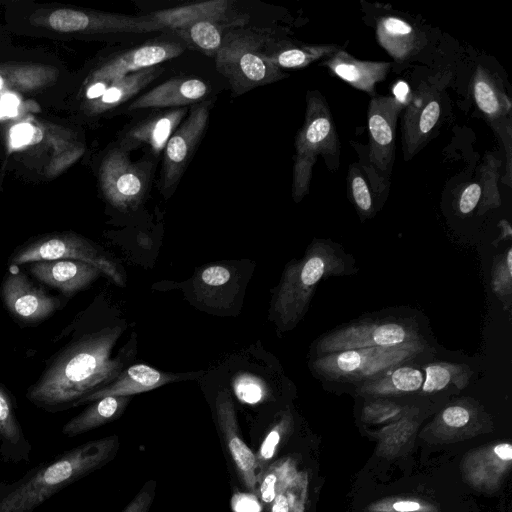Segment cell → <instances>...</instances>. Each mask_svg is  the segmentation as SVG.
<instances>
[{"label": "cell", "instance_id": "83f0119b", "mask_svg": "<svg viewBox=\"0 0 512 512\" xmlns=\"http://www.w3.org/2000/svg\"><path fill=\"white\" fill-rule=\"evenodd\" d=\"M130 398L131 396H106L93 401L92 405L63 426L62 433L75 437L117 419L124 412Z\"/></svg>", "mask_w": 512, "mask_h": 512}, {"label": "cell", "instance_id": "f1b7e54d", "mask_svg": "<svg viewBox=\"0 0 512 512\" xmlns=\"http://www.w3.org/2000/svg\"><path fill=\"white\" fill-rule=\"evenodd\" d=\"M425 379L422 390L425 393H433L446 388L449 384H454L459 389H463L469 383L472 371L465 365L437 362L423 366Z\"/></svg>", "mask_w": 512, "mask_h": 512}, {"label": "cell", "instance_id": "5b68a950", "mask_svg": "<svg viewBox=\"0 0 512 512\" xmlns=\"http://www.w3.org/2000/svg\"><path fill=\"white\" fill-rule=\"evenodd\" d=\"M268 38L261 31L242 27L226 32L215 56V63L235 95L287 77V74L265 58L264 48Z\"/></svg>", "mask_w": 512, "mask_h": 512}, {"label": "cell", "instance_id": "ab89813d", "mask_svg": "<svg viewBox=\"0 0 512 512\" xmlns=\"http://www.w3.org/2000/svg\"><path fill=\"white\" fill-rule=\"evenodd\" d=\"M481 200V187L477 182H471L460 192L457 208L462 215L470 214Z\"/></svg>", "mask_w": 512, "mask_h": 512}, {"label": "cell", "instance_id": "bcb514c9", "mask_svg": "<svg viewBox=\"0 0 512 512\" xmlns=\"http://www.w3.org/2000/svg\"><path fill=\"white\" fill-rule=\"evenodd\" d=\"M393 509L398 512H412L420 509V504L415 501H398L393 504Z\"/></svg>", "mask_w": 512, "mask_h": 512}, {"label": "cell", "instance_id": "60d3db41", "mask_svg": "<svg viewBox=\"0 0 512 512\" xmlns=\"http://www.w3.org/2000/svg\"><path fill=\"white\" fill-rule=\"evenodd\" d=\"M154 482L146 483L123 512H148L154 497Z\"/></svg>", "mask_w": 512, "mask_h": 512}, {"label": "cell", "instance_id": "f35d334b", "mask_svg": "<svg viewBox=\"0 0 512 512\" xmlns=\"http://www.w3.org/2000/svg\"><path fill=\"white\" fill-rule=\"evenodd\" d=\"M41 139L42 132L28 123L15 125L10 131V141L14 148L28 144H35Z\"/></svg>", "mask_w": 512, "mask_h": 512}, {"label": "cell", "instance_id": "ac0fdd59", "mask_svg": "<svg viewBox=\"0 0 512 512\" xmlns=\"http://www.w3.org/2000/svg\"><path fill=\"white\" fill-rule=\"evenodd\" d=\"M208 92V86L198 78H172L136 98L128 110L145 108L185 107L196 104Z\"/></svg>", "mask_w": 512, "mask_h": 512}, {"label": "cell", "instance_id": "484cf974", "mask_svg": "<svg viewBox=\"0 0 512 512\" xmlns=\"http://www.w3.org/2000/svg\"><path fill=\"white\" fill-rule=\"evenodd\" d=\"M0 451L6 461L28 460L32 446L17 419L10 394L0 382Z\"/></svg>", "mask_w": 512, "mask_h": 512}, {"label": "cell", "instance_id": "f907efd6", "mask_svg": "<svg viewBox=\"0 0 512 512\" xmlns=\"http://www.w3.org/2000/svg\"><path fill=\"white\" fill-rule=\"evenodd\" d=\"M2 84H3V80H2V78L0 77V89H1V87H2Z\"/></svg>", "mask_w": 512, "mask_h": 512}, {"label": "cell", "instance_id": "7402d4cb", "mask_svg": "<svg viewBox=\"0 0 512 512\" xmlns=\"http://www.w3.org/2000/svg\"><path fill=\"white\" fill-rule=\"evenodd\" d=\"M245 22L243 15L227 19H204L184 27L171 30L182 42L200 50L207 56H216L222 46L227 31L242 27Z\"/></svg>", "mask_w": 512, "mask_h": 512}, {"label": "cell", "instance_id": "9c48e42d", "mask_svg": "<svg viewBox=\"0 0 512 512\" xmlns=\"http://www.w3.org/2000/svg\"><path fill=\"white\" fill-rule=\"evenodd\" d=\"M405 106L397 97L381 95L371 97L368 105V162L386 180L394 163L397 118Z\"/></svg>", "mask_w": 512, "mask_h": 512}, {"label": "cell", "instance_id": "44dd1931", "mask_svg": "<svg viewBox=\"0 0 512 512\" xmlns=\"http://www.w3.org/2000/svg\"><path fill=\"white\" fill-rule=\"evenodd\" d=\"M231 5L228 0H213L156 11L147 16L159 30L171 31L204 19H227L239 15Z\"/></svg>", "mask_w": 512, "mask_h": 512}, {"label": "cell", "instance_id": "5bb4252c", "mask_svg": "<svg viewBox=\"0 0 512 512\" xmlns=\"http://www.w3.org/2000/svg\"><path fill=\"white\" fill-rule=\"evenodd\" d=\"M215 407L219 427L237 471L245 486L255 490L258 482L256 457L238 433L235 407L227 389L218 392Z\"/></svg>", "mask_w": 512, "mask_h": 512}, {"label": "cell", "instance_id": "4fadbf2b", "mask_svg": "<svg viewBox=\"0 0 512 512\" xmlns=\"http://www.w3.org/2000/svg\"><path fill=\"white\" fill-rule=\"evenodd\" d=\"M103 178L109 200L122 209L136 207L147 189L145 171L133 164L122 151H117L108 159Z\"/></svg>", "mask_w": 512, "mask_h": 512}, {"label": "cell", "instance_id": "ba28073f", "mask_svg": "<svg viewBox=\"0 0 512 512\" xmlns=\"http://www.w3.org/2000/svg\"><path fill=\"white\" fill-rule=\"evenodd\" d=\"M422 340L418 331L400 322L353 323L323 335L317 342V356L333 352L395 346Z\"/></svg>", "mask_w": 512, "mask_h": 512}, {"label": "cell", "instance_id": "3957f363", "mask_svg": "<svg viewBox=\"0 0 512 512\" xmlns=\"http://www.w3.org/2000/svg\"><path fill=\"white\" fill-rule=\"evenodd\" d=\"M346 261L332 243L313 242L300 261L291 262L283 272L273 297V313L284 330L293 328L306 313L316 285L323 277L345 272Z\"/></svg>", "mask_w": 512, "mask_h": 512}, {"label": "cell", "instance_id": "277c9868", "mask_svg": "<svg viewBox=\"0 0 512 512\" xmlns=\"http://www.w3.org/2000/svg\"><path fill=\"white\" fill-rule=\"evenodd\" d=\"M327 167H339L340 142L329 106L316 90L308 91L304 123L296 135L292 197L300 202L309 192L312 169L318 156Z\"/></svg>", "mask_w": 512, "mask_h": 512}, {"label": "cell", "instance_id": "7bdbcfd3", "mask_svg": "<svg viewBox=\"0 0 512 512\" xmlns=\"http://www.w3.org/2000/svg\"><path fill=\"white\" fill-rule=\"evenodd\" d=\"M19 100L13 94H4L0 99V118L13 117L18 113Z\"/></svg>", "mask_w": 512, "mask_h": 512}, {"label": "cell", "instance_id": "52a82bcc", "mask_svg": "<svg viewBox=\"0 0 512 512\" xmlns=\"http://www.w3.org/2000/svg\"><path fill=\"white\" fill-rule=\"evenodd\" d=\"M76 260L88 263L119 286L125 285L121 267L105 251L73 234L49 236L18 249L11 257L14 266L48 260Z\"/></svg>", "mask_w": 512, "mask_h": 512}, {"label": "cell", "instance_id": "f6af8a7d", "mask_svg": "<svg viewBox=\"0 0 512 512\" xmlns=\"http://www.w3.org/2000/svg\"><path fill=\"white\" fill-rule=\"evenodd\" d=\"M493 451L502 462L509 463L512 460V446L509 443H499L494 446Z\"/></svg>", "mask_w": 512, "mask_h": 512}, {"label": "cell", "instance_id": "9a60e30c", "mask_svg": "<svg viewBox=\"0 0 512 512\" xmlns=\"http://www.w3.org/2000/svg\"><path fill=\"white\" fill-rule=\"evenodd\" d=\"M200 373H168L145 364L130 366L105 387L81 399L76 406L93 402L106 396H132L158 388L171 382L193 379Z\"/></svg>", "mask_w": 512, "mask_h": 512}, {"label": "cell", "instance_id": "e575fe53", "mask_svg": "<svg viewBox=\"0 0 512 512\" xmlns=\"http://www.w3.org/2000/svg\"><path fill=\"white\" fill-rule=\"evenodd\" d=\"M289 470L287 465L272 467L262 478L260 495L265 504H270L275 496L288 485Z\"/></svg>", "mask_w": 512, "mask_h": 512}, {"label": "cell", "instance_id": "836d02e7", "mask_svg": "<svg viewBox=\"0 0 512 512\" xmlns=\"http://www.w3.org/2000/svg\"><path fill=\"white\" fill-rule=\"evenodd\" d=\"M236 396L245 403L255 404L262 401L267 395V387L262 379L249 374H238L233 382Z\"/></svg>", "mask_w": 512, "mask_h": 512}, {"label": "cell", "instance_id": "7dc6e473", "mask_svg": "<svg viewBox=\"0 0 512 512\" xmlns=\"http://www.w3.org/2000/svg\"><path fill=\"white\" fill-rule=\"evenodd\" d=\"M106 89L107 86L104 82H97L87 90V97L89 99H97L103 95Z\"/></svg>", "mask_w": 512, "mask_h": 512}, {"label": "cell", "instance_id": "f546056e", "mask_svg": "<svg viewBox=\"0 0 512 512\" xmlns=\"http://www.w3.org/2000/svg\"><path fill=\"white\" fill-rule=\"evenodd\" d=\"M348 192L353 205L362 218L371 217L376 211V197L359 164L349 166L347 176Z\"/></svg>", "mask_w": 512, "mask_h": 512}, {"label": "cell", "instance_id": "7a4b0ae2", "mask_svg": "<svg viewBox=\"0 0 512 512\" xmlns=\"http://www.w3.org/2000/svg\"><path fill=\"white\" fill-rule=\"evenodd\" d=\"M116 435L89 441L30 470L10 484L0 512H33L36 507L110 461L118 449Z\"/></svg>", "mask_w": 512, "mask_h": 512}, {"label": "cell", "instance_id": "ffe728a7", "mask_svg": "<svg viewBox=\"0 0 512 512\" xmlns=\"http://www.w3.org/2000/svg\"><path fill=\"white\" fill-rule=\"evenodd\" d=\"M187 111L186 107L173 108L158 112L135 124L126 135L128 149L145 144L158 154L165 148Z\"/></svg>", "mask_w": 512, "mask_h": 512}, {"label": "cell", "instance_id": "e0dca14e", "mask_svg": "<svg viewBox=\"0 0 512 512\" xmlns=\"http://www.w3.org/2000/svg\"><path fill=\"white\" fill-rule=\"evenodd\" d=\"M29 271L36 279L68 297L86 289L102 274L88 263L66 259L32 262Z\"/></svg>", "mask_w": 512, "mask_h": 512}, {"label": "cell", "instance_id": "7c38bea8", "mask_svg": "<svg viewBox=\"0 0 512 512\" xmlns=\"http://www.w3.org/2000/svg\"><path fill=\"white\" fill-rule=\"evenodd\" d=\"M12 268L1 287L4 304L12 316L24 323H37L59 309V298L36 286L17 267Z\"/></svg>", "mask_w": 512, "mask_h": 512}, {"label": "cell", "instance_id": "30bf717a", "mask_svg": "<svg viewBox=\"0 0 512 512\" xmlns=\"http://www.w3.org/2000/svg\"><path fill=\"white\" fill-rule=\"evenodd\" d=\"M402 143L404 160H410L425 145L441 114L440 89L421 82L404 108Z\"/></svg>", "mask_w": 512, "mask_h": 512}, {"label": "cell", "instance_id": "cb8c5ba5", "mask_svg": "<svg viewBox=\"0 0 512 512\" xmlns=\"http://www.w3.org/2000/svg\"><path fill=\"white\" fill-rule=\"evenodd\" d=\"M378 43L396 61H404L420 48V33L404 19L388 15L376 25Z\"/></svg>", "mask_w": 512, "mask_h": 512}, {"label": "cell", "instance_id": "b9f144b4", "mask_svg": "<svg viewBox=\"0 0 512 512\" xmlns=\"http://www.w3.org/2000/svg\"><path fill=\"white\" fill-rule=\"evenodd\" d=\"M233 508L236 512H259L260 506L250 495L238 494L233 498Z\"/></svg>", "mask_w": 512, "mask_h": 512}, {"label": "cell", "instance_id": "d4e9b609", "mask_svg": "<svg viewBox=\"0 0 512 512\" xmlns=\"http://www.w3.org/2000/svg\"><path fill=\"white\" fill-rule=\"evenodd\" d=\"M340 49L334 44L307 45L268 38L265 58L278 68H303L323 57H330Z\"/></svg>", "mask_w": 512, "mask_h": 512}, {"label": "cell", "instance_id": "2e32d148", "mask_svg": "<svg viewBox=\"0 0 512 512\" xmlns=\"http://www.w3.org/2000/svg\"><path fill=\"white\" fill-rule=\"evenodd\" d=\"M186 45L181 41H154L130 49L112 59L98 75L110 81H116L129 74L158 66L183 53Z\"/></svg>", "mask_w": 512, "mask_h": 512}, {"label": "cell", "instance_id": "d6a6232c", "mask_svg": "<svg viewBox=\"0 0 512 512\" xmlns=\"http://www.w3.org/2000/svg\"><path fill=\"white\" fill-rule=\"evenodd\" d=\"M492 288L503 301L506 309L510 306L512 291V249L494 262L492 270Z\"/></svg>", "mask_w": 512, "mask_h": 512}, {"label": "cell", "instance_id": "d590c367", "mask_svg": "<svg viewBox=\"0 0 512 512\" xmlns=\"http://www.w3.org/2000/svg\"><path fill=\"white\" fill-rule=\"evenodd\" d=\"M91 23L90 17L79 11L60 9L49 16L50 26L62 32H74L86 29Z\"/></svg>", "mask_w": 512, "mask_h": 512}, {"label": "cell", "instance_id": "ee69618b", "mask_svg": "<svg viewBox=\"0 0 512 512\" xmlns=\"http://www.w3.org/2000/svg\"><path fill=\"white\" fill-rule=\"evenodd\" d=\"M291 497L288 492L280 491L272 501L271 512H290Z\"/></svg>", "mask_w": 512, "mask_h": 512}, {"label": "cell", "instance_id": "8fae6325", "mask_svg": "<svg viewBox=\"0 0 512 512\" xmlns=\"http://www.w3.org/2000/svg\"><path fill=\"white\" fill-rule=\"evenodd\" d=\"M210 105V101L194 104L188 117L167 141L162 168V186L165 190L173 188L182 176L207 126Z\"/></svg>", "mask_w": 512, "mask_h": 512}, {"label": "cell", "instance_id": "74e56055", "mask_svg": "<svg viewBox=\"0 0 512 512\" xmlns=\"http://www.w3.org/2000/svg\"><path fill=\"white\" fill-rule=\"evenodd\" d=\"M472 418L471 410L464 404H454L445 408L440 419L442 423L450 428L465 427Z\"/></svg>", "mask_w": 512, "mask_h": 512}, {"label": "cell", "instance_id": "4dcf8cb0", "mask_svg": "<svg viewBox=\"0 0 512 512\" xmlns=\"http://www.w3.org/2000/svg\"><path fill=\"white\" fill-rule=\"evenodd\" d=\"M233 274L230 268L214 264L207 266L198 274L196 290L199 298L211 301L222 298L231 284Z\"/></svg>", "mask_w": 512, "mask_h": 512}, {"label": "cell", "instance_id": "c3c4849f", "mask_svg": "<svg viewBox=\"0 0 512 512\" xmlns=\"http://www.w3.org/2000/svg\"><path fill=\"white\" fill-rule=\"evenodd\" d=\"M500 226H501L502 234L500 235L499 240L503 239V238L504 239H506V238L510 239L511 236H512V231H511V227H510L509 223L507 221H502L500 223Z\"/></svg>", "mask_w": 512, "mask_h": 512}, {"label": "cell", "instance_id": "6da1fadb", "mask_svg": "<svg viewBox=\"0 0 512 512\" xmlns=\"http://www.w3.org/2000/svg\"><path fill=\"white\" fill-rule=\"evenodd\" d=\"M122 329L106 327L69 343L29 387L28 400L49 412L71 407L105 387L121 373L123 362L111 351Z\"/></svg>", "mask_w": 512, "mask_h": 512}, {"label": "cell", "instance_id": "603a6c76", "mask_svg": "<svg viewBox=\"0 0 512 512\" xmlns=\"http://www.w3.org/2000/svg\"><path fill=\"white\" fill-rule=\"evenodd\" d=\"M472 92L478 109L494 128L511 119L510 99L491 73L480 65L472 79Z\"/></svg>", "mask_w": 512, "mask_h": 512}, {"label": "cell", "instance_id": "1f68e13d", "mask_svg": "<svg viewBox=\"0 0 512 512\" xmlns=\"http://www.w3.org/2000/svg\"><path fill=\"white\" fill-rule=\"evenodd\" d=\"M500 162L491 154H487L480 168V187H481V205L479 214L487 210L497 208L501 204V199L497 187L499 177Z\"/></svg>", "mask_w": 512, "mask_h": 512}, {"label": "cell", "instance_id": "8d00e7d4", "mask_svg": "<svg viewBox=\"0 0 512 512\" xmlns=\"http://www.w3.org/2000/svg\"><path fill=\"white\" fill-rule=\"evenodd\" d=\"M289 416L284 417L269 431L262 442L256 457L257 470L264 471L265 464L274 456L276 448L282 438L285 428L289 424Z\"/></svg>", "mask_w": 512, "mask_h": 512}, {"label": "cell", "instance_id": "681fc988", "mask_svg": "<svg viewBox=\"0 0 512 512\" xmlns=\"http://www.w3.org/2000/svg\"><path fill=\"white\" fill-rule=\"evenodd\" d=\"M10 484L0 482V499L5 495V493L9 490Z\"/></svg>", "mask_w": 512, "mask_h": 512}, {"label": "cell", "instance_id": "4316f807", "mask_svg": "<svg viewBox=\"0 0 512 512\" xmlns=\"http://www.w3.org/2000/svg\"><path fill=\"white\" fill-rule=\"evenodd\" d=\"M421 370L400 365L378 377L357 384V393L363 396L383 397L418 391L423 385Z\"/></svg>", "mask_w": 512, "mask_h": 512}, {"label": "cell", "instance_id": "8992f818", "mask_svg": "<svg viewBox=\"0 0 512 512\" xmlns=\"http://www.w3.org/2000/svg\"><path fill=\"white\" fill-rule=\"evenodd\" d=\"M426 349L427 345L418 340L395 346L343 350L317 356L311 362V369L324 380L357 385L412 361Z\"/></svg>", "mask_w": 512, "mask_h": 512}, {"label": "cell", "instance_id": "d6986e66", "mask_svg": "<svg viewBox=\"0 0 512 512\" xmlns=\"http://www.w3.org/2000/svg\"><path fill=\"white\" fill-rule=\"evenodd\" d=\"M321 65L329 68L336 76L354 88L375 96V86L383 81L391 63L358 60L343 49L328 57Z\"/></svg>", "mask_w": 512, "mask_h": 512}]
</instances>
